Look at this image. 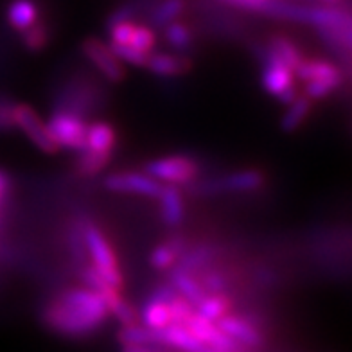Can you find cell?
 <instances>
[{
	"label": "cell",
	"instance_id": "obj_27",
	"mask_svg": "<svg viewBox=\"0 0 352 352\" xmlns=\"http://www.w3.org/2000/svg\"><path fill=\"white\" fill-rule=\"evenodd\" d=\"M111 51L116 52V56L124 63H131L135 67H146L148 63V56L140 51H135L133 47L130 45H116V43H110Z\"/></svg>",
	"mask_w": 352,
	"mask_h": 352
},
{
	"label": "cell",
	"instance_id": "obj_22",
	"mask_svg": "<svg viewBox=\"0 0 352 352\" xmlns=\"http://www.w3.org/2000/svg\"><path fill=\"white\" fill-rule=\"evenodd\" d=\"M270 52H274L278 60L284 61L292 70H295V67L298 65V61L302 60V54L298 52V49L295 47V43L292 40H287L284 36H274L268 47Z\"/></svg>",
	"mask_w": 352,
	"mask_h": 352
},
{
	"label": "cell",
	"instance_id": "obj_7",
	"mask_svg": "<svg viewBox=\"0 0 352 352\" xmlns=\"http://www.w3.org/2000/svg\"><path fill=\"white\" fill-rule=\"evenodd\" d=\"M216 324H218L223 333L227 334L228 338H232L234 342H237L252 352L263 347L264 342H266L261 325L255 320H252V316L228 313L223 318H219Z\"/></svg>",
	"mask_w": 352,
	"mask_h": 352
},
{
	"label": "cell",
	"instance_id": "obj_8",
	"mask_svg": "<svg viewBox=\"0 0 352 352\" xmlns=\"http://www.w3.org/2000/svg\"><path fill=\"white\" fill-rule=\"evenodd\" d=\"M83 54L92 61L94 67L101 72L111 83H121L126 76L122 61L111 51V47L98 38H87L81 45Z\"/></svg>",
	"mask_w": 352,
	"mask_h": 352
},
{
	"label": "cell",
	"instance_id": "obj_28",
	"mask_svg": "<svg viewBox=\"0 0 352 352\" xmlns=\"http://www.w3.org/2000/svg\"><path fill=\"white\" fill-rule=\"evenodd\" d=\"M13 102L10 99L0 98V131L13 130Z\"/></svg>",
	"mask_w": 352,
	"mask_h": 352
},
{
	"label": "cell",
	"instance_id": "obj_9",
	"mask_svg": "<svg viewBox=\"0 0 352 352\" xmlns=\"http://www.w3.org/2000/svg\"><path fill=\"white\" fill-rule=\"evenodd\" d=\"M266 182V176L259 169H241L230 173L225 178L204 184L205 192H254L261 189Z\"/></svg>",
	"mask_w": 352,
	"mask_h": 352
},
{
	"label": "cell",
	"instance_id": "obj_21",
	"mask_svg": "<svg viewBox=\"0 0 352 352\" xmlns=\"http://www.w3.org/2000/svg\"><path fill=\"white\" fill-rule=\"evenodd\" d=\"M180 248H182L180 239H171V241L164 243V245H158L157 248L151 252L149 263H151V266L157 270L171 268L173 264L176 263V257L180 255Z\"/></svg>",
	"mask_w": 352,
	"mask_h": 352
},
{
	"label": "cell",
	"instance_id": "obj_10",
	"mask_svg": "<svg viewBox=\"0 0 352 352\" xmlns=\"http://www.w3.org/2000/svg\"><path fill=\"white\" fill-rule=\"evenodd\" d=\"M175 295L176 292L173 286H160L158 289H155L153 295L144 304L142 313H140L142 325H146L149 329H164L171 324L169 302Z\"/></svg>",
	"mask_w": 352,
	"mask_h": 352
},
{
	"label": "cell",
	"instance_id": "obj_29",
	"mask_svg": "<svg viewBox=\"0 0 352 352\" xmlns=\"http://www.w3.org/2000/svg\"><path fill=\"white\" fill-rule=\"evenodd\" d=\"M122 352H166V347L155 343H122Z\"/></svg>",
	"mask_w": 352,
	"mask_h": 352
},
{
	"label": "cell",
	"instance_id": "obj_11",
	"mask_svg": "<svg viewBox=\"0 0 352 352\" xmlns=\"http://www.w3.org/2000/svg\"><path fill=\"white\" fill-rule=\"evenodd\" d=\"M263 87L266 92L277 96V98L292 87H295L293 70L270 51H266V60H264Z\"/></svg>",
	"mask_w": 352,
	"mask_h": 352
},
{
	"label": "cell",
	"instance_id": "obj_5",
	"mask_svg": "<svg viewBox=\"0 0 352 352\" xmlns=\"http://www.w3.org/2000/svg\"><path fill=\"white\" fill-rule=\"evenodd\" d=\"M13 124L14 128H20L40 151L47 155L58 153L60 148L47 130V124L29 104H25V102L13 104Z\"/></svg>",
	"mask_w": 352,
	"mask_h": 352
},
{
	"label": "cell",
	"instance_id": "obj_16",
	"mask_svg": "<svg viewBox=\"0 0 352 352\" xmlns=\"http://www.w3.org/2000/svg\"><path fill=\"white\" fill-rule=\"evenodd\" d=\"M169 278H171V286L175 287V292L186 300H189L195 307H198L201 300L209 295L205 292V287L199 284V280H196L190 272H186V270H175Z\"/></svg>",
	"mask_w": 352,
	"mask_h": 352
},
{
	"label": "cell",
	"instance_id": "obj_14",
	"mask_svg": "<svg viewBox=\"0 0 352 352\" xmlns=\"http://www.w3.org/2000/svg\"><path fill=\"white\" fill-rule=\"evenodd\" d=\"M157 199H160L162 221L169 227H178L184 221V214H186V205H184L180 189L176 186H164Z\"/></svg>",
	"mask_w": 352,
	"mask_h": 352
},
{
	"label": "cell",
	"instance_id": "obj_12",
	"mask_svg": "<svg viewBox=\"0 0 352 352\" xmlns=\"http://www.w3.org/2000/svg\"><path fill=\"white\" fill-rule=\"evenodd\" d=\"M302 81H325L340 87L343 81V74L338 65L327 60H306L302 58L298 65L293 70Z\"/></svg>",
	"mask_w": 352,
	"mask_h": 352
},
{
	"label": "cell",
	"instance_id": "obj_20",
	"mask_svg": "<svg viewBox=\"0 0 352 352\" xmlns=\"http://www.w3.org/2000/svg\"><path fill=\"white\" fill-rule=\"evenodd\" d=\"M110 158V155L94 153V151H88V149H81L78 162H76V173L81 176L98 175L108 166Z\"/></svg>",
	"mask_w": 352,
	"mask_h": 352
},
{
	"label": "cell",
	"instance_id": "obj_30",
	"mask_svg": "<svg viewBox=\"0 0 352 352\" xmlns=\"http://www.w3.org/2000/svg\"><path fill=\"white\" fill-rule=\"evenodd\" d=\"M10 186H11L10 176L6 175V173L0 169V205L4 204L6 198H8V192H10Z\"/></svg>",
	"mask_w": 352,
	"mask_h": 352
},
{
	"label": "cell",
	"instance_id": "obj_15",
	"mask_svg": "<svg viewBox=\"0 0 352 352\" xmlns=\"http://www.w3.org/2000/svg\"><path fill=\"white\" fill-rule=\"evenodd\" d=\"M146 67H148L153 74L171 78V76L187 74L190 70V67H192V63H190L189 58H184V56L158 52V54L148 56V63H146Z\"/></svg>",
	"mask_w": 352,
	"mask_h": 352
},
{
	"label": "cell",
	"instance_id": "obj_1",
	"mask_svg": "<svg viewBox=\"0 0 352 352\" xmlns=\"http://www.w3.org/2000/svg\"><path fill=\"white\" fill-rule=\"evenodd\" d=\"M110 318L99 293L90 287H70L56 295L42 311L43 324L65 338H85L98 333Z\"/></svg>",
	"mask_w": 352,
	"mask_h": 352
},
{
	"label": "cell",
	"instance_id": "obj_31",
	"mask_svg": "<svg viewBox=\"0 0 352 352\" xmlns=\"http://www.w3.org/2000/svg\"><path fill=\"white\" fill-rule=\"evenodd\" d=\"M320 2H325V4H329V6H342V4H345V0H320Z\"/></svg>",
	"mask_w": 352,
	"mask_h": 352
},
{
	"label": "cell",
	"instance_id": "obj_19",
	"mask_svg": "<svg viewBox=\"0 0 352 352\" xmlns=\"http://www.w3.org/2000/svg\"><path fill=\"white\" fill-rule=\"evenodd\" d=\"M313 108V99H309L306 94H298V98L293 102H289V108L283 117V126L284 131H293L297 130L302 122L306 121V117H309V111Z\"/></svg>",
	"mask_w": 352,
	"mask_h": 352
},
{
	"label": "cell",
	"instance_id": "obj_18",
	"mask_svg": "<svg viewBox=\"0 0 352 352\" xmlns=\"http://www.w3.org/2000/svg\"><path fill=\"white\" fill-rule=\"evenodd\" d=\"M196 311L210 322H218L219 318H223L232 311V298L225 293H209L201 300V304L196 307Z\"/></svg>",
	"mask_w": 352,
	"mask_h": 352
},
{
	"label": "cell",
	"instance_id": "obj_13",
	"mask_svg": "<svg viewBox=\"0 0 352 352\" xmlns=\"http://www.w3.org/2000/svg\"><path fill=\"white\" fill-rule=\"evenodd\" d=\"M117 146V131L110 122H94L88 126L87 130V140H85V148L88 151L101 155L113 153V149Z\"/></svg>",
	"mask_w": 352,
	"mask_h": 352
},
{
	"label": "cell",
	"instance_id": "obj_23",
	"mask_svg": "<svg viewBox=\"0 0 352 352\" xmlns=\"http://www.w3.org/2000/svg\"><path fill=\"white\" fill-rule=\"evenodd\" d=\"M186 10V0H162L151 13V20L157 25L166 28L167 23L175 22Z\"/></svg>",
	"mask_w": 352,
	"mask_h": 352
},
{
	"label": "cell",
	"instance_id": "obj_25",
	"mask_svg": "<svg viewBox=\"0 0 352 352\" xmlns=\"http://www.w3.org/2000/svg\"><path fill=\"white\" fill-rule=\"evenodd\" d=\"M22 42L25 49L31 52H38L45 49V45L49 43V29H47L45 23L36 22L34 25L25 29L22 33Z\"/></svg>",
	"mask_w": 352,
	"mask_h": 352
},
{
	"label": "cell",
	"instance_id": "obj_2",
	"mask_svg": "<svg viewBox=\"0 0 352 352\" xmlns=\"http://www.w3.org/2000/svg\"><path fill=\"white\" fill-rule=\"evenodd\" d=\"M81 232H83V245L88 254H90V257H92V266L96 268V272L110 286L117 287V289L122 292V286H124L122 270L119 266L116 250L111 248L107 236L102 234V230L98 225H92V223L85 225L81 228Z\"/></svg>",
	"mask_w": 352,
	"mask_h": 352
},
{
	"label": "cell",
	"instance_id": "obj_4",
	"mask_svg": "<svg viewBox=\"0 0 352 352\" xmlns=\"http://www.w3.org/2000/svg\"><path fill=\"white\" fill-rule=\"evenodd\" d=\"M146 173L153 176L155 180H164L169 186H178L195 180L199 173V166L195 158L186 155H173V157L151 160L146 166Z\"/></svg>",
	"mask_w": 352,
	"mask_h": 352
},
{
	"label": "cell",
	"instance_id": "obj_24",
	"mask_svg": "<svg viewBox=\"0 0 352 352\" xmlns=\"http://www.w3.org/2000/svg\"><path fill=\"white\" fill-rule=\"evenodd\" d=\"M155 43H157V36H155L153 29L135 23L133 31L130 34V40H128L126 45L133 47L135 51H140L144 54H151V51L155 49Z\"/></svg>",
	"mask_w": 352,
	"mask_h": 352
},
{
	"label": "cell",
	"instance_id": "obj_17",
	"mask_svg": "<svg viewBox=\"0 0 352 352\" xmlns=\"http://www.w3.org/2000/svg\"><path fill=\"white\" fill-rule=\"evenodd\" d=\"M38 4L34 0H11L8 6V22L14 31L23 33L38 22Z\"/></svg>",
	"mask_w": 352,
	"mask_h": 352
},
{
	"label": "cell",
	"instance_id": "obj_3",
	"mask_svg": "<svg viewBox=\"0 0 352 352\" xmlns=\"http://www.w3.org/2000/svg\"><path fill=\"white\" fill-rule=\"evenodd\" d=\"M47 130L58 144V148L72 149V151H81L85 148L88 124L83 117L74 111L60 110L52 113L47 122Z\"/></svg>",
	"mask_w": 352,
	"mask_h": 352
},
{
	"label": "cell",
	"instance_id": "obj_6",
	"mask_svg": "<svg viewBox=\"0 0 352 352\" xmlns=\"http://www.w3.org/2000/svg\"><path fill=\"white\" fill-rule=\"evenodd\" d=\"M104 187L111 192H121V195L146 196V198H158L162 192V184L155 180L148 173L124 171L113 173L104 178Z\"/></svg>",
	"mask_w": 352,
	"mask_h": 352
},
{
	"label": "cell",
	"instance_id": "obj_26",
	"mask_svg": "<svg viewBox=\"0 0 352 352\" xmlns=\"http://www.w3.org/2000/svg\"><path fill=\"white\" fill-rule=\"evenodd\" d=\"M166 40L171 43L175 49L186 51L187 47L192 43V31L187 28L186 23L182 22H171L166 25Z\"/></svg>",
	"mask_w": 352,
	"mask_h": 352
}]
</instances>
